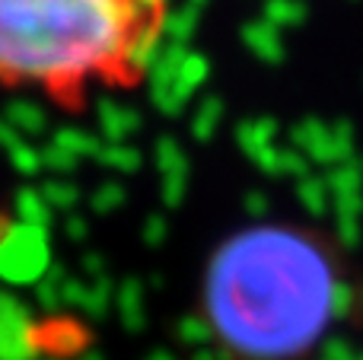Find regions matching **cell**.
Here are the masks:
<instances>
[{"label":"cell","mask_w":363,"mask_h":360,"mask_svg":"<svg viewBox=\"0 0 363 360\" xmlns=\"http://www.w3.org/2000/svg\"><path fill=\"white\" fill-rule=\"evenodd\" d=\"M347 268L325 233L262 220L223 240L201 278V322L226 360H306L341 316Z\"/></svg>","instance_id":"6da1fadb"},{"label":"cell","mask_w":363,"mask_h":360,"mask_svg":"<svg viewBox=\"0 0 363 360\" xmlns=\"http://www.w3.org/2000/svg\"><path fill=\"white\" fill-rule=\"evenodd\" d=\"M169 26V0H0V86L86 115L96 89L138 93Z\"/></svg>","instance_id":"7a4b0ae2"}]
</instances>
